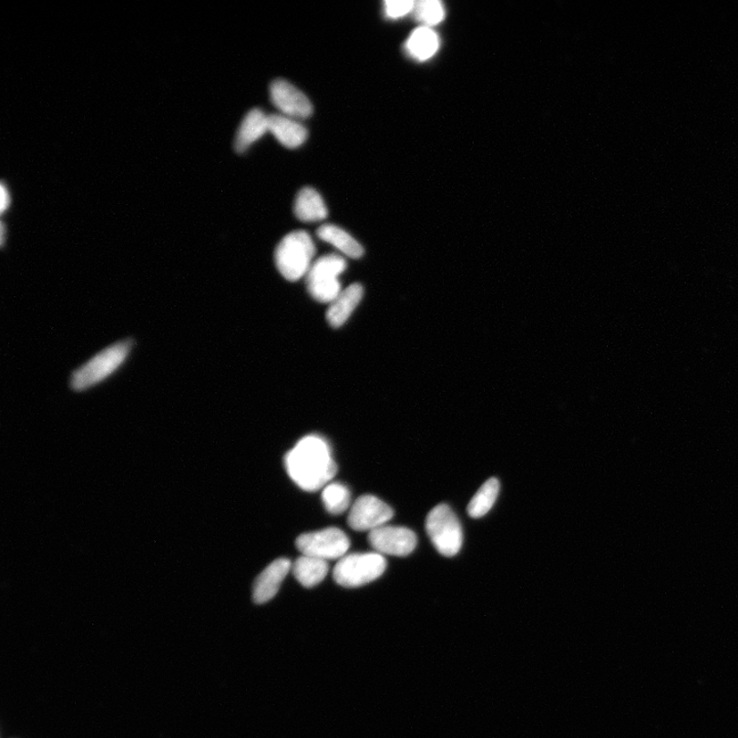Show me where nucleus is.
I'll use <instances>...</instances> for the list:
<instances>
[{"label": "nucleus", "instance_id": "13", "mask_svg": "<svg viewBox=\"0 0 738 738\" xmlns=\"http://www.w3.org/2000/svg\"><path fill=\"white\" fill-rule=\"evenodd\" d=\"M269 131V117L261 109H252L245 115L235 138V149L243 153Z\"/></svg>", "mask_w": 738, "mask_h": 738}, {"label": "nucleus", "instance_id": "19", "mask_svg": "<svg viewBox=\"0 0 738 738\" xmlns=\"http://www.w3.org/2000/svg\"><path fill=\"white\" fill-rule=\"evenodd\" d=\"M498 491V480L497 478L488 479L471 499L469 506H467V514L472 518H481V517L486 516L492 506L495 505Z\"/></svg>", "mask_w": 738, "mask_h": 738}, {"label": "nucleus", "instance_id": "11", "mask_svg": "<svg viewBox=\"0 0 738 738\" xmlns=\"http://www.w3.org/2000/svg\"><path fill=\"white\" fill-rule=\"evenodd\" d=\"M291 569V561L285 558L271 563L254 581L252 590L254 603L264 604L273 599Z\"/></svg>", "mask_w": 738, "mask_h": 738}, {"label": "nucleus", "instance_id": "23", "mask_svg": "<svg viewBox=\"0 0 738 738\" xmlns=\"http://www.w3.org/2000/svg\"><path fill=\"white\" fill-rule=\"evenodd\" d=\"M10 203H11L10 193H8L7 189L5 188V184H3L2 185V205H0V208H2V213H5V210L8 209V207H10Z\"/></svg>", "mask_w": 738, "mask_h": 738}, {"label": "nucleus", "instance_id": "24", "mask_svg": "<svg viewBox=\"0 0 738 738\" xmlns=\"http://www.w3.org/2000/svg\"><path fill=\"white\" fill-rule=\"evenodd\" d=\"M5 224L3 223L2 224V244H3V246L5 245Z\"/></svg>", "mask_w": 738, "mask_h": 738}, {"label": "nucleus", "instance_id": "14", "mask_svg": "<svg viewBox=\"0 0 738 738\" xmlns=\"http://www.w3.org/2000/svg\"><path fill=\"white\" fill-rule=\"evenodd\" d=\"M364 297V287L359 283L351 284L340 292L327 310V322L333 327H341L347 322Z\"/></svg>", "mask_w": 738, "mask_h": 738}, {"label": "nucleus", "instance_id": "16", "mask_svg": "<svg viewBox=\"0 0 738 738\" xmlns=\"http://www.w3.org/2000/svg\"><path fill=\"white\" fill-rule=\"evenodd\" d=\"M317 236L320 240L333 245L335 249H338L350 258L359 259L364 256L363 245L338 226L332 224L323 225L317 230Z\"/></svg>", "mask_w": 738, "mask_h": 738}, {"label": "nucleus", "instance_id": "3", "mask_svg": "<svg viewBox=\"0 0 738 738\" xmlns=\"http://www.w3.org/2000/svg\"><path fill=\"white\" fill-rule=\"evenodd\" d=\"M315 244L306 231L287 234L275 251V262L279 272L290 282H298L307 276L313 264Z\"/></svg>", "mask_w": 738, "mask_h": 738}, {"label": "nucleus", "instance_id": "1", "mask_svg": "<svg viewBox=\"0 0 738 738\" xmlns=\"http://www.w3.org/2000/svg\"><path fill=\"white\" fill-rule=\"evenodd\" d=\"M284 463L292 481L310 492L324 488L338 472L330 446L314 435L300 440L287 453Z\"/></svg>", "mask_w": 738, "mask_h": 738}, {"label": "nucleus", "instance_id": "20", "mask_svg": "<svg viewBox=\"0 0 738 738\" xmlns=\"http://www.w3.org/2000/svg\"><path fill=\"white\" fill-rule=\"evenodd\" d=\"M323 502L328 513L340 515L350 507V491L341 483L327 484L323 491Z\"/></svg>", "mask_w": 738, "mask_h": 738}, {"label": "nucleus", "instance_id": "7", "mask_svg": "<svg viewBox=\"0 0 738 738\" xmlns=\"http://www.w3.org/2000/svg\"><path fill=\"white\" fill-rule=\"evenodd\" d=\"M302 555L318 558L322 560L341 559L350 547V540L339 528L303 533L295 541Z\"/></svg>", "mask_w": 738, "mask_h": 738}, {"label": "nucleus", "instance_id": "5", "mask_svg": "<svg viewBox=\"0 0 738 738\" xmlns=\"http://www.w3.org/2000/svg\"><path fill=\"white\" fill-rule=\"evenodd\" d=\"M425 530L435 548L446 557H454L463 545V529L447 505H438L426 517Z\"/></svg>", "mask_w": 738, "mask_h": 738}, {"label": "nucleus", "instance_id": "22", "mask_svg": "<svg viewBox=\"0 0 738 738\" xmlns=\"http://www.w3.org/2000/svg\"><path fill=\"white\" fill-rule=\"evenodd\" d=\"M415 2L412 0H385L384 11L385 16L392 20H396L414 11Z\"/></svg>", "mask_w": 738, "mask_h": 738}, {"label": "nucleus", "instance_id": "15", "mask_svg": "<svg viewBox=\"0 0 738 738\" xmlns=\"http://www.w3.org/2000/svg\"><path fill=\"white\" fill-rule=\"evenodd\" d=\"M294 213L302 221H320L327 218L328 210L323 196L314 188L305 187L294 201Z\"/></svg>", "mask_w": 738, "mask_h": 738}, {"label": "nucleus", "instance_id": "9", "mask_svg": "<svg viewBox=\"0 0 738 738\" xmlns=\"http://www.w3.org/2000/svg\"><path fill=\"white\" fill-rule=\"evenodd\" d=\"M368 543L375 553L405 557L415 551L417 538L408 528L384 525L368 533Z\"/></svg>", "mask_w": 738, "mask_h": 738}, {"label": "nucleus", "instance_id": "4", "mask_svg": "<svg viewBox=\"0 0 738 738\" xmlns=\"http://www.w3.org/2000/svg\"><path fill=\"white\" fill-rule=\"evenodd\" d=\"M387 569V561L379 553L351 554L341 558L333 569L336 584L358 588L379 579Z\"/></svg>", "mask_w": 738, "mask_h": 738}, {"label": "nucleus", "instance_id": "10", "mask_svg": "<svg viewBox=\"0 0 738 738\" xmlns=\"http://www.w3.org/2000/svg\"><path fill=\"white\" fill-rule=\"evenodd\" d=\"M271 101L276 108L291 118H308L313 113V105L308 97L290 81L276 79L270 87Z\"/></svg>", "mask_w": 738, "mask_h": 738}, {"label": "nucleus", "instance_id": "6", "mask_svg": "<svg viewBox=\"0 0 738 738\" xmlns=\"http://www.w3.org/2000/svg\"><path fill=\"white\" fill-rule=\"evenodd\" d=\"M347 269V261L339 254H325L312 264L307 274L311 297L320 302H332L342 292L339 276Z\"/></svg>", "mask_w": 738, "mask_h": 738}, {"label": "nucleus", "instance_id": "2", "mask_svg": "<svg viewBox=\"0 0 738 738\" xmlns=\"http://www.w3.org/2000/svg\"><path fill=\"white\" fill-rule=\"evenodd\" d=\"M135 342L126 339L110 344L71 374L70 388L84 392L108 379L126 364Z\"/></svg>", "mask_w": 738, "mask_h": 738}, {"label": "nucleus", "instance_id": "8", "mask_svg": "<svg viewBox=\"0 0 738 738\" xmlns=\"http://www.w3.org/2000/svg\"><path fill=\"white\" fill-rule=\"evenodd\" d=\"M393 508L374 496H363L352 505L348 524L356 531H373L392 519Z\"/></svg>", "mask_w": 738, "mask_h": 738}, {"label": "nucleus", "instance_id": "18", "mask_svg": "<svg viewBox=\"0 0 738 738\" xmlns=\"http://www.w3.org/2000/svg\"><path fill=\"white\" fill-rule=\"evenodd\" d=\"M439 47V39L433 30L428 27L415 29L406 41L405 48L410 56L418 61L430 59Z\"/></svg>", "mask_w": 738, "mask_h": 738}, {"label": "nucleus", "instance_id": "17", "mask_svg": "<svg viewBox=\"0 0 738 738\" xmlns=\"http://www.w3.org/2000/svg\"><path fill=\"white\" fill-rule=\"evenodd\" d=\"M327 561L302 555L292 566L294 578L306 588H313L322 582L328 573Z\"/></svg>", "mask_w": 738, "mask_h": 738}, {"label": "nucleus", "instance_id": "21", "mask_svg": "<svg viewBox=\"0 0 738 738\" xmlns=\"http://www.w3.org/2000/svg\"><path fill=\"white\" fill-rule=\"evenodd\" d=\"M415 19L425 25H436L445 19V10L437 0H421L415 5Z\"/></svg>", "mask_w": 738, "mask_h": 738}, {"label": "nucleus", "instance_id": "12", "mask_svg": "<svg viewBox=\"0 0 738 738\" xmlns=\"http://www.w3.org/2000/svg\"><path fill=\"white\" fill-rule=\"evenodd\" d=\"M269 131L289 149L301 147L308 138V129L302 123L282 114L270 115Z\"/></svg>", "mask_w": 738, "mask_h": 738}]
</instances>
